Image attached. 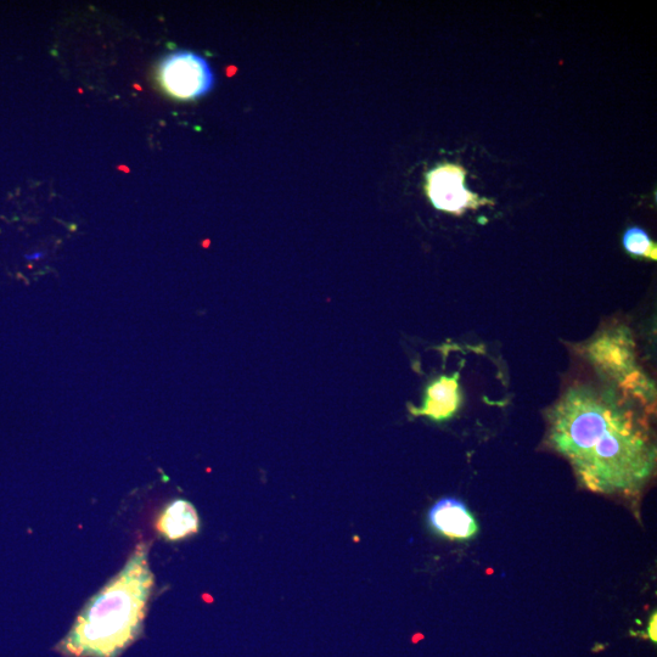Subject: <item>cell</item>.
<instances>
[{
	"label": "cell",
	"mask_w": 657,
	"mask_h": 657,
	"mask_svg": "<svg viewBox=\"0 0 657 657\" xmlns=\"http://www.w3.org/2000/svg\"><path fill=\"white\" fill-rule=\"evenodd\" d=\"M631 398L608 383H576L548 414V443L587 490L637 496L656 469L648 424Z\"/></svg>",
	"instance_id": "cell-1"
},
{
	"label": "cell",
	"mask_w": 657,
	"mask_h": 657,
	"mask_svg": "<svg viewBox=\"0 0 657 657\" xmlns=\"http://www.w3.org/2000/svg\"><path fill=\"white\" fill-rule=\"evenodd\" d=\"M149 544L139 543L123 569L84 605L56 645L65 657H119L142 636L155 586Z\"/></svg>",
	"instance_id": "cell-2"
},
{
	"label": "cell",
	"mask_w": 657,
	"mask_h": 657,
	"mask_svg": "<svg viewBox=\"0 0 657 657\" xmlns=\"http://www.w3.org/2000/svg\"><path fill=\"white\" fill-rule=\"evenodd\" d=\"M587 358L605 383L642 404L655 401V386L637 364L631 331L616 327L603 331L587 346Z\"/></svg>",
	"instance_id": "cell-3"
},
{
	"label": "cell",
	"mask_w": 657,
	"mask_h": 657,
	"mask_svg": "<svg viewBox=\"0 0 657 657\" xmlns=\"http://www.w3.org/2000/svg\"><path fill=\"white\" fill-rule=\"evenodd\" d=\"M159 80L171 97L195 100L211 91L215 76L202 56L182 50L167 55L161 61Z\"/></svg>",
	"instance_id": "cell-4"
},
{
	"label": "cell",
	"mask_w": 657,
	"mask_h": 657,
	"mask_svg": "<svg viewBox=\"0 0 657 657\" xmlns=\"http://www.w3.org/2000/svg\"><path fill=\"white\" fill-rule=\"evenodd\" d=\"M466 171L462 166L445 164L426 176V194L437 210L462 215L466 210L493 202L481 199L465 187Z\"/></svg>",
	"instance_id": "cell-5"
},
{
	"label": "cell",
	"mask_w": 657,
	"mask_h": 657,
	"mask_svg": "<svg viewBox=\"0 0 657 657\" xmlns=\"http://www.w3.org/2000/svg\"><path fill=\"white\" fill-rule=\"evenodd\" d=\"M428 522L438 535L452 541H468L479 525L465 503L457 498H443L429 510Z\"/></svg>",
	"instance_id": "cell-6"
},
{
	"label": "cell",
	"mask_w": 657,
	"mask_h": 657,
	"mask_svg": "<svg viewBox=\"0 0 657 657\" xmlns=\"http://www.w3.org/2000/svg\"><path fill=\"white\" fill-rule=\"evenodd\" d=\"M462 402L458 374L441 376L426 389L423 406L409 408L415 417H428L434 421H445L458 412Z\"/></svg>",
	"instance_id": "cell-7"
},
{
	"label": "cell",
	"mask_w": 657,
	"mask_h": 657,
	"mask_svg": "<svg viewBox=\"0 0 657 657\" xmlns=\"http://www.w3.org/2000/svg\"><path fill=\"white\" fill-rule=\"evenodd\" d=\"M157 532L167 541L177 542L192 537L200 530V518L194 505L176 499L161 511L156 521Z\"/></svg>",
	"instance_id": "cell-8"
},
{
	"label": "cell",
	"mask_w": 657,
	"mask_h": 657,
	"mask_svg": "<svg viewBox=\"0 0 657 657\" xmlns=\"http://www.w3.org/2000/svg\"><path fill=\"white\" fill-rule=\"evenodd\" d=\"M622 245L627 252L637 257L657 260V247L643 228L631 227L623 234Z\"/></svg>",
	"instance_id": "cell-9"
},
{
	"label": "cell",
	"mask_w": 657,
	"mask_h": 657,
	"mask_svg": "<svg viewBox=\"0 0 657 657\" xmlns=\"http://www.w3.org/2000/svg\"><path fill=\"white\" fill-rule=\"evenodd\" d=\"M656 626H657V615L656 612H654V614L651 615L650 617V621L648 625V637L653 643L657 642Z\"/></svg>",
	"instance_id": "cell-10"
},
{
	"label": "cell",
	"mask_w": 657,
	"mask_h": 657,
	"mask_svg": "<svg viewBox=\"0 0 657 657\" xmlns=\"http://www.w3.org/2000/svg\"><path fill=\"white\" fill-rule=\"evenodd\" d=\"M46 256L43 251H35L32 252V254H28L25 256L27 261H39L42 260V258Z\"/></svg>",
	"instance_id": "cell-11"
}]
</instances>
